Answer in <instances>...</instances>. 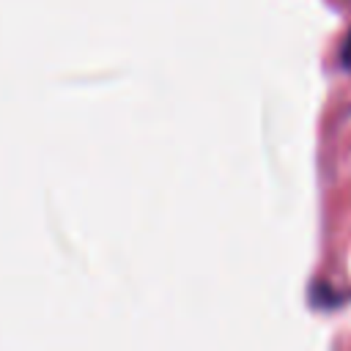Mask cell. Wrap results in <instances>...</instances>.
Returning a JSON list of instances; mask_svg holds the SVG:
<instances>
[{
    "instance_id": "obj_1",
    "label": "cell",
    "mask_w": 351,
    "mask_h": 351,
    "mask_svg": "<svg viewBox=\"0 0 351 351\" xmlns=\"http://www.w3.org/2000/svg\"><path fill=\"white\" fill-rule=\"evenodd\" d=\"M343 60H346V66H351V36H348V41H346V49H343Z\"/></svg>"
}]
</instances>
